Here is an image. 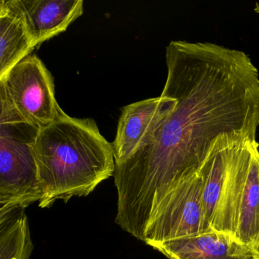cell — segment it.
I'll use <instances>...</instances> for the list:
<instances>
[{
    "instance_id": "obj_1",
    "label": "cell",
    "mask_w": 259,
    "mask_h": 259,
    "mask_svg": "<svg viewBox=\"0 0 259 259\" xmlns=\"http://www.w3.org/2000/svg\"><path fill=\"white\" fill-rule=\"evenodd\" d=\"M162 93L174 108L146 142L116 163V224L143 242L151 210L168 188L196 175L218 138L256 140L259 75L245 53L213 43L171 41Z\"/></svg>"
},
{
    "instance_id": "obj_2",
    "label": "cell",
    "mask_w": 259,
    "mask_h": 259,
    "mask_svg": "<svg viewBox=\"0 0 259 259\" xmlns=\"http://www.w3.org/2000/svg\"><path fill=\"white\" fill-rule=\"evenodd\" d=\"M35 157L43 192L40 208L88 196L114 175L116 166L113 145L101 134L95 121L65 113L40 128Z\"/></svg>"
},
{
    "instance_id": "obj_3",
    "label": "cell",
    "mask_w": 259,
    "mask_h": 259,
    "mask_svg": "<svg viewBox=\"0 0 259 259\" xmlns=\"http://www.w3.org/2000/svg\"><path fill=\"white\" fill-rule=\"evenodd\" d=\"M258 143L242 135L217 139L200 170L202 202L210 231L236 239L239 209L253 151Z\"/></svg>"
},
{
    "instance_id": "obj_4",
    "label": "cell",
    "mask_w": 259,
    "mask_h": 259,
    "mask_svg": "<svg viewBox=\"0 0 259 259\" xmlns=\"http://www.w3.org/2000/svg\"><path fill=\"white\" fill-rule=\"evenodd\" d=\"M0 122L22 120L43 128L64 113L57 103L52 75L29 55L0 78Z\"/></svg>"
},
{
    "instance_id": "obj_5",
    "label": "cell",
    "mask_w": 259,
    "mask_h": 259,
    "mask_svg": "<svg viewBox=\"0 0 259 259\" xmlns=\"http://www.w3.org/2000/svg\"><path fill=\"white\" fill-rule=\"evenodd\" d=\"M39 131L25 121L0 122V211L27 208L43 197L35 157Z\"/></svg>"
},
{
    "instance_id": "obj_6",
    "label": "cell",
    "mask_w": 259,
    "mask_h": 259,
    "mask_svg": "<svg viewBox=\"0 0 259 259\" xmlns=\"http://www.w3.org/2000/svg\"><path fill=\"white\" fill-rule=\"evenodd\" d=\"M201 174L168 188L151 210L144 234L151 247L186 236L209 233L202 202Z\"/></svg>"
},
{
    "instance_id": "obj_7",
    "label": "cell",
    "mask_w": 259,
    "mask_h": 259,
    "mask_svg": "<svg viewBox=\"0 0 259 259\" xmlns=\"http://www.w3.org/2000/svg\"><path fill=\"white\" fill-rule=\"evenodd\" d=\"M176 100L162 93L122 108L113 141L115 164L126 160L143 145L174 108Z\"/></svg>"
},
{
    "instance_id": "obj_8",
    "label": "cell",
    "mask_w": 259,
    "mask_h": 259,
    "mask_svg": "<svg viewBox=\"0 0 259 259\" xmlns=\"http://www.w3.org/2000/svg\"><path fill=\"white\" fill-rule=\"evenodd\" d=\"M25 23L36 46L64 32L83 13L82 0H5Z\"/></svg>"
},
{
    "instance_id": "obj_9",
    "label": "cell",
    "mask_w": 259,
    "mask_h": 259,
    "mask_svg": "<svg viewBox=\"0 0 259 259\" xmlns=\"http://www.w3.org/2000/svg\"><path fill=\"white\" fill-rule=\"evenodd\" d=\"M168 259H259V248L211 231L162 242L153 247Z\"/></svg>"
},
{
    "instance_id": "obj_10",
    "label": "cell",
    "mask_w": 259,
    "mask_h": 259,
    "mask_svg": "<svg viewBox=\"0 0 259 259\" xmlns=\"http://www.w3.org/2000/svg\"><path fill=\"white\" fill-rule=\"evenodd\" d=\"M22 18L0 1V78L36 48Z\"/></svg>"
},
{
    "instance_id": "obj_11",
    "label": "cell",
    "mask_w": 259,
    "mask_h": 259,
    "mask_svg": "<svg viewBox=\"0 0 259 259\" xmlns=\"http://www.w3.org/2000/svg\"><path fill=\"white\" fill-rule=\"evenodd\" d=\"M259 145L251 156L239 209L236 239L259 247Z\"/></svg>"
},
{
    "instance_id": "obj_12",
    "label": "cell",
    "mask_w": 259,
    "mask_h": 259,
    "mask_svg": "<svg viewBox=\"0 0 259 259\" xmlns=\"http://www.w3.org/2000/svg\"><path fill=\"white\" fill-rule=\"evenodd\" d=\"M26 208L13 207L0 211V259H29L31 240Z\"/></svg>"
},
{
    "instance_id": "obj_13",
    "label": "cell",
    "mask_w": 259,
    "mask_h": 259,
    "mask_svg": "<svg viewBox=\"0 0 259 259\" xmlns=\"http://www.w3.org/2000/svg\"><path fill=\"white\" fill-rule=\"evenodd\" d=\"M254 11L256 13L259 14V4H256L255 8H254Z\"/></svg>"
},
{
    "instance_id": "obj_14",
    "label": "cell",
    "mask_w": 259,
    "mask_h": 259,
    "mask_svg": "<svg viewBox=\"0 0 259 259\" xmlns=\"http://www.w3.org/2000/svg\"><path fill=\"white\" fill-rule=\"evenodd\" d=\"M258 248H259V247H258Z\"/></svg>"
}]
</instances>
